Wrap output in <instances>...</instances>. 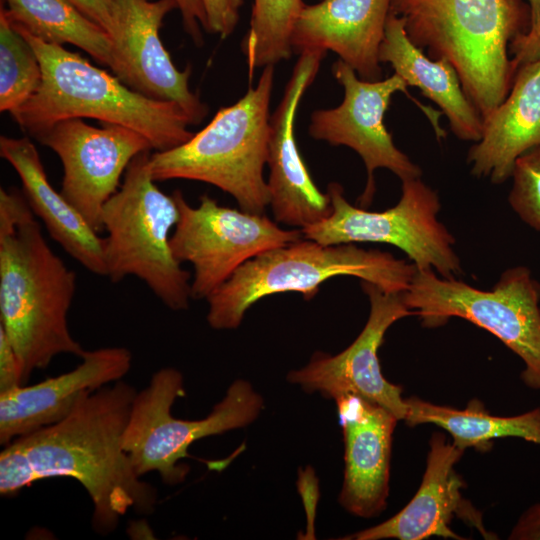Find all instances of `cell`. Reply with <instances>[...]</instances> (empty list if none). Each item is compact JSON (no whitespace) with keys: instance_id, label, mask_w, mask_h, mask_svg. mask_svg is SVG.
Instances as JSON below:
<instances>
[{"instance_id":"1","label":"cell","mask_w":540,"mask_h":540,"mask_svg":"<svg viewBox=\"0 0 540 540\" xmlns=\"http://www.w3.org/2000/svg\"><path fill=\"white\" fill-rule=\"evenodd\" d=\"M137 391L122 380L84 394L60 421L20 436L0 453V494L11 496L32 483L69 477L87 491L92 527L113 532L130 509L150 514L157 491L141 480L123 448Z\"/></svg>"},{"instance_id":"2","label":"cell","mask_w":540,"mask_h":540,"mask_svg":"<svg viewBox=\"0 0 540 540\" xmlns=\"http://www.w3.org/2000/svg\"><path fill=\"white\" fill-rule=\"evenodd\" d=\"M76 275L45 240L24 194L0 189V326L12 343L23 385L60 354L81 357L68 312Z\"/></svg>"},{"instance_id":"3","label":"cell","mask_w":540,"mask_h":540,"mask_svg":"<svg viewBox=\"0 0 540 540\" xmlns=\"http://www.w3.org/2000/svg\"><path fill=\"white\" fill-rule=\"evenodd\" d=\"M409 39L432 59H446L464 93L486 120L515 76L509 44L530 26L524 0H391Z\"/></svg>"},{"instance_id":"4","label":"cell","mask_w":540,"mask_h":540,"mask_svg":"<svg viewBox=\"0 0 540 540\" xmlns=\"http://www.w3.org/2000/svg\"><path fill=\"white\" fill-rule=\"evenodd\" d=\"M15 29L31 44L42 68L38 91L10 113L31 137L74 118L130 128L146 137L156 151L173 149L194 135L188 129L189 116L176 102L144 96L78 53Z\"/></svg>"},{"instance_id":"5","label":"cell","mask_w":540,"mask_h":540,"mask_svg":"<svg viewBox=\"0 0 540 540\" xmlns=\"http://www.w3.org/2000/svg\"><path fill=\"white\" fill-rule=\"evenodd\" d=\"M416 266L388 252L366 250L354 243L323 245L301 238L265 251L241 265L206 299L213 329L237 328L245 312L260 299L278 293L313 298L320 285L337 276H353L384 291L407 290Z\"/></svg>"},{"instance_id":"6","label":"cell","mask_w":540,"mask_h":540,"mask_svg":"<svg viewBox=\"0 0 540 540\" xmlns=\"http://www.w3.org/2000/svg\"><path fill=\"white\" fill-rule=\"evenodd\" d=\"M274 65L235 104L218 110L187 142L150 155L153 179L205 182L230 194L243 211L263 214L269 189L263 170L270 135Z\"/></svg>"},{"instance_id":"7","label":"cell","mask_w":540,"mask_h":540,"mask_svg":"<svg viewBox=\"0 0 540 540\" xmlns=\"http://www.w3.org/2000/svg\"><path fill=\"white\" fill-rule=\"evenodd\" d=\"M150 155L143 152L130 162L122 185L104 205L106 277L114 283L137 277L166 307L186 310L192 298L190 273L181 267L170 245L178 207L173 195L156 185Z\"/></svg>"},{"instance_id":"8","label":"cell","mask_w":540,"mask_h":540,"mask_svg":"<svg viewBox=\"0 0 540 540\" xmlns=\"http://www.w3.org/2000/svg\"><path fill=\"white\" fill-rule=\"evenodd\" d=\"M402 298L426 328L457 317L496 336L523 361V383L540 391V283L529 268L505 270L487 291L416 268Z\"/></svg>"},{"instance_id":"9","label":"cell","mask_w":540,"mask_h":540,"mask_svg":"<svg viewBox=\"0 0 540 540\" xmlns=\"http://www.w3.org/2000/svg\"><path fill=\"white\" fill-rule=\"evenodd\" d=\"M183 395V376L172 367L158 370L149 384L136 393L123 435V448L140 477L157 472L168 485L184 481L189 466L182 460L189 457L188 448L193 442L244 427L263 408L261 396L244 380L232 383L211 413L199 420L172 415L175 400Z\"/></svg>"},{"instance_id":"10","label":"cell","mask_w":540,"mask_h":540,"mask_svg":"<svg viewBox=\"0 0 540 540\" xmlns=\"http://www.w3.org/2000/svg\"><path fill=\"white\" fill-rule=\"evenodd\" d=\"M327 190L331 213L302 228L304 238L323 245L389 244L402 250L418 269H432L445 278L462 273L455 239L438 219L439 196L420 178L402 181L399 202L381 212L351 205L339 183H330Z\"/></svg>"},{"instance_id":"11","label":"cell","mask_w":540,"mask_h":540,"mask_svg":"<svg viewBox=\"0 0 540 540\" xmlns=\"http://www.w3.org/2000/svg\"><path fill=\"white\" fill-rule=\"evenodd\" d=\"M178 220L170 237L174 257L194 269L192 299L207 298L246 261L303 238L300 230H285L263 214L221 206L207 194L192 207L180 190L172 193Z\"/></svg>"},{"instance_id":"12","label":"cell","mask_w":540,"mask_h":540,"mask_svg":"<svg viewBox=\"0 0 540 540\" xmlns=\"http://www.w3.org/2000/svg\"><path fill=\"white\" fill-rule=\"evenodd\" d=\"M332 72L344 87L342 103L331 109L316 110L311 115L309 134L331 145H344L362 158L367 170V183L359 198L361 206H369L375 194L374 171L386 168L401 181L420 178L422 171L394 144L384 124V115L392 96L403 92L429 117L440 138L444 131L434 110L427 109L408 93L405 80L394 73L374 82L357 77L356 72L342 60L336 61Z\"/></svg>"},{"instance_id":"13","label":"cell","mask_w":540,"mask_h":540,"mask_svg":"<svg viewBox=\"0 0 540 540\" xmlns=\"http://www.w3.org/2000/svg\"><path fill=\"white\" fill-rule=\"evenodd\" d=\"M53 150L63 165L61 194L97 231L102 211L117 192L130 162L153 149L142 134L122 125L87 124L80 118L59 121L34 137Z\"/></svg>"},{"instance_id":"14","label":"cell","mask_w":540,"mask_h":540,"mask_svg":"<svg viewBox=\"0 0 540 540\" xmlns=\"http://www.w3.org/2000/svg\"><path fill=\"white\" fill-rule=\"evenodd\" d=\"M361 286L369 298L370 313L357 338L337 355L316 352L305 367L291 371L287 378L306 392L318 391L333 399L346 393L359 395L404 420L407 404L402 387L385 379L378 350L389 327L415 313L405 305L402 293L387 292L363 280Z\"/></svg>"},{"instance_id":"15","label":"cell","mask_w":540,"mask_h":540,"mask_svg":"<svg viewBox=\"0 0 540 540\" xmlns=\"http://www.w3.org/2000/svg\"><path fill=\"white\" fill-rule=\"evenodd\" d=\"M116 30L112 36V72L125 85L149 98L179 104L192 125L207 115L208 107L191 91V68L179 70L159 35L175 0H115Z\"/></svg>"},{"instance_id":"16","label":"cell","mask_w":540,"mask_h":540,"mask_svg":"<svg viewBox=\"0 0 540 540\" xmlns=\"http://www.w3.org/2000/svg\"><path fill=\"white\" fill-rule=\"evenodd\" d=\"M325 54L322 51L299 54L283 97L270 116L269 205L277 222L301 229L327 218L332 210L329 194L322 193L314 184L295 138L298 106Z\"/></svg>"},{"instance_id":"17","label":"cell","mask_w":540,"mask_h":540,"mask_svg":"<svg viewBox=\"0 0 540 540\" xmlns=\"http://www.w3.org/2000/svg\"><path fill=\"white\" fill-rule=\"evenodd\" d=\"M464 450L446 440L441 432L429 441L426 469L418 491L411 501L386 521L347 535L345 540H424L432 536L463 540L450 528L454 517L477 529L485 539L489 532L478 511L462 495L464 481L455 470Z\"/></svg>"},{"instance_id":"18","label":"cell","mask_w":540,"mask_h":540,"mask_svg":"<svg viewBox=\"0 0 540 540\" xmlns=\"http://www.w3.org/2000/svg\"><path fill=\"white\" fill-rule=\"evenodd\" d=\"M334 400L344 440L339 502L353 515L377 516L385 509L389 494L392 436L398 419L356 394H341Z\"/></svg>"},{"instance_id":"19","label":"cell","mask_w":540,"mask_h":540,"mask_svg":"<svg viewBox=\"0 0 540 540\" xmlns=\"http://www.w3.org/2000/svg\"><path fill=\"white\" fill-rule=\"evenodd\" d=\"M69 372L0 394V443L54 424L86 393L121 380L130 370L132 354L124 347L84 351Z\"/></svg>"},{"instance_id":"20","label":"cell","mask_w":540,"mask_h":540,"mask_svg":"<svg viewBox=\"0 0 540 540\" xmlns=\"http://www.w3.org/2000/svg\"><path fill=\"white\" fill-rule=\"evenodd\" d=\"M391 0H322L305 4L295 22L292 52L332 51L365 81L381 80L380 46Z\"/></svg>"},{"instance_id":"21","label":"cell","mask_w":540,"mask_h":540,"mask_svg":"<svg viewBox=\"0 0 540 540\" xmlns=\"http://www.w3.org/2000/svg\"><path fill=\"white\" fill-rule=\"evenodd\" d=\"M0 156L16 171L30 208L50 237L89 272L106 276L104 238L50 184L34 143L2 135Z\"/></svg>"},{"instance_id":"22","label":"cell","mask_w":540,"mask_h":540,"mask_svg":"<svg viewBox=\"0 0 540 540\" xmlns=\"http://www.w3.org/2000/svg\"><path fill=\"white\" fill-rule=\"evenodd\" d=\"M484 122L481 139L467 155L471 173L500 184L516 160L540 145V61L519 66L505 100Z\"/></svg>"},{"instance_id":"23","label":"cell","mask_w":540,"mask_h":540,"mask_svg":"<svg viewBox=\"0 0 540 540\" xmlns=\"http://www.w3.org/2000/svg\"><path fill=\"white\" fill-rule=\"evenodd\" d=\"M379 60L389 63L408 86H415L436 103L460 140L478 142L484 122L463 91L459 76L446 59H432L407 36L402 18L390 13Z\"/></svg>"},{"instance_id":"24","label":"cell","mask_w":540,"mask_h":540,"mask_svg":"<svg viewBox=\"0 0 540 540\" xmlns=\"http://www.w3.org/2000/svg\"><path fill=\"white\" fill-rule=\"evenodd\" d=\"M408 426L434 424L447 431L462 450L489 451L496 439L516 437L540 445V407L515 416H496L478 399L464 409L437 405L416 396L405 399Z\"/></svg>"},{"instance_id":"25","label":"cell","mask_w":540,"mask_h":540,"mask_svg":"<svg viewBox=\"0 0 540 540\" xmlns=\"http://www.w3.org/2000/svg\"><path fill=\"white\" fill-rule=\"evenodd\" d=\"M10 24L50 44L74 45L111 71L113 41L70 0H5Z\"/></svg>"},{"instance_id":"26","label":"cell","mask_w":540,"mask_h":540,"mask_svg":"<svg viewBox=\"0 0 540 540\" xmlns=\"http://www.w3.org/2000/svg\"><path fill=\"white\" fill-rule=\"evenodd\" d=\"M304 5L303 0H253L250 28L242 41L250 78L257 68L290 58L292 31Z\"/></svg>"},{"instance_id":"27","label":"cell","mask_w":540,"mask_h":540,"mask_svg":"<svg viewBox=\"0 0 540 540\" xmlns=\"http://www.w3.org/2000/svg\"><path fill=\"white\" fill-rule=\"evenodd\" d=\"M42 83L39 59L26 38L0 10V111L12 113L24 105Z\"/></svg>"},{"instance_id":"28","label":"cell","mask_w":540,"mask_h":540,"mask_svg":"<svg viewBox=\"0 0 540 540\" xmlns=\"http://www.w3.org/2000/svg\"><path fill=\"white\" fill-rule=\"evenodd\" d=\"M511 178V208L524 223L540 232V145L516 160Z\"/></svg>"},{"instance_id":"29","label":"cell","mask_w":540,"mask_h":540,"mask_svg":"<svg viewBox=\"0 0 540 540\" xmlns=\"http://www.w3.org/2000/svg\"><path fill=\"white\" fill-rule=\"evenodd\" d=\"M206 17L207 31L227 38L239 21L243 0H202Z\"/></svg>"},{"instance_id":"30","label":"cell","mask_w":540,"mask_h":540,"mask_svg":"<svg viewBox=\"0 0 540 540\" xmlns=\"http://www.w3.org/2000/svg\"><path fill=\"white\" fill-rule=\"evenodd\" d=\"M21 385H23V377L18 355L0 326V394L12 391Z\"/></svg>"},{"instance_id":"31","label":"cell","mask_w":540,"mask_h":540,"mask_svg":"<svg viewBox=\"0 0 540 540\" xmlns=\"http://www.w3.org/2000/svg\"><path fill=\"white\" fill-rule=\"evenodd\" d=\"M509 53L515 71L523 64L540 61V21L511 40Z\"/></svg>"},{"instance_id":"32","label":"cell","mask_w":540,"mask_h":540,"mask_svg":"<svg viewBox=\"0 0 540 540\" xmlns=\"http://www.w3.org/2000/svg\"><path fill=\"white\" fill-rule=\"evenodd\" d=\"M82 13L101 26L111 37L116 30L115 0H70Z\"/></svg>"},{"instance_id":"33","label":"cell","mask_w":540,"mask_h":540,"mask_svg":"<svg viewBox=\"0 0 540 540\" xmlns=\"http://www.w3.org/2000/svg\"><path fill=\"white\" fill-rule=\"evenodd\" d=\"M185 31L196 45L203 43L201 27L207 30V17L202 0H175Z\"/></svg>"},{"instance_id":"34","label":"cell","mask_w":540,"mask_h":540,"mask_svg":"<svg viewBox=\"0 0 540 540\" xmlns=\"http://www.w3.org/2000/svg\"><path fill=\"white\" fill-rule=\"evenodd\" d=\"M508 539L540 540V502L531 505L520 515Z\"/></svg>"},{"instance_id":"35","label":"cell","mask_w":540,"mask_h":540,"mask_svg":"<svg viewBox=\"0 0 540 540\" xmlns=\"http://www.w3.org/2000/svg\"><path fill=\"white\" fill-rule=\"evenodd\" d=\"M526 1L530 10V26H532L540 21V0Z\"/></svg>"}]
</instances>
